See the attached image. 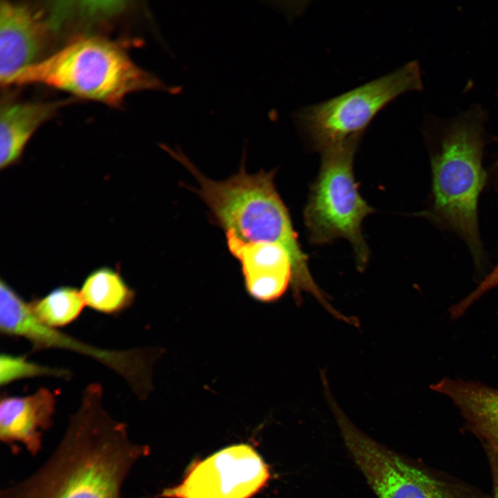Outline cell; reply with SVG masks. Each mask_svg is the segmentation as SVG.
I'll return each instance as SVG.
<instances>
[{
	"instance_id": "6",
	"label": "cell",
	"mask_w": 498,
	"mask_h": 498,
	"mask_svg": "<svg viewBox=\"0 0 498 498\" xmlns=\"http://www.w3.org/2000/svg\"><path fill=\"white\" fill-rule=\"evenodd\" d=\"M422 88L416 61L295 115L300 132L312 148L323 151L361 136L374 118L400 95Z\"/></svg>"
},
{
	"instance_id": "1",
	"label": "cell",
	"mask_w": 498,
	"mask_h": 498,
	"mask_svg": "<svg viewBox=\"0 0 498 498\" xmlns=\"http://www.w3.org/2000/svg\"><path fill=\"white\" fill-rule=\"evenodd\" d=\"M100 384L84 389L61 442L31 476L1 491L0 498H121L134 463L149 453L132 443L127 425L102 405Z\"/></svg>"
},
{
	"instance_id": "12",
	"label": "cell",
	"mask_w": 498,
	"mask_h": 498,
	"mask_svg": "<svg viewBox=\"0 0 498 498\" xmlns=\"http://www.w3.org/2000/svg\"><path fill=\"white\" fill-rule=\"evenodd\" d=\"M56 396L46 387L32 394L17 396L3 394L0 400V439L14 454L23 444L32 456L42 449V432L53 425Z\"/></svg>"
},
{
	"instance_id": "4",
	"label": "cell",
	"mask_w": 498,
	"mask_h": 498,
	"mask_svg": "<svg viewBox=\"0 0 498 498\" xmlns=\"http://www.w3.org/2000/svg\"><path fill=\"white\" fill-rule=\"evenodd\" d=\"M30 84H45L115 107L127 94L158 84L120 44L100 37L75 39L1 85Z\"/></svg>"
},
{
	"instance_id": "9",
	"label": "cell",
	"mask_w": 498,
	"mask_h": 498,
	"mask_svg": "<svg viewBox=\"0 0 498 498\" xmlns=\"http://www.w3.org/2000/svg\"><path fill=\"white\" fill-rule=\"evenodd\" d=\"M270 478L268 465L253 447L228 446L188 467L182 481L163 490L165 498H251Z\"/></svg>"
},
{
	"instance_id": "5",
	"label": "cell",
	"mask_w": 498,
	"mask_h": 498,
	"mask_svg": "<svg viewBox=\"0 0 498 498\" xmlns=\"http://www.w3.org/2000/svg\"><path fill=\"white\" fill-rule=\"evenodd\" d=\"M361 136L324 150L304 218L310 241L324 244L342 238L351 244L357 266L362 270L369 250L362 235L364 219L374 210L362 198L353 176L355 153Z\"/></svg>"
},
{
	"instance_id": "18",
	"label": "cell",
	"mask_w": 498,
	"mask_h": 498,
	"mask_svg": "<svg viewBox=\"0 0 498 498\" xmlns=\"http://www.w3.org/2000/svg\"><path fill=\"white\" fill-rule=\"evenodd\" d=\"M488 456L492 479L491 498H498V447L483 444Z\"/></svg>"
},
{
	"instance_id": "2",
	"label": "cell",
	"mask_w": 498,
	"mask_h": 498,
	"mask_svg": "<svg viewBox=\"0 0 498 498\" xmlns=\"http://www.w3.org/2000/svg\"><path fill=\"white\" fill-rule=\"evenodd\" d=\"M165 149L194 177L199 187L192 190L208 208L216 225L245 241L282 246L293 264L291 288L295 298L299 301L302 291L317 299L323 297L311 275L308 256L301 248L288 210L277 190L275 170L248 174L243 160L235 174L223 181H214L181 152Z\"/></svg>"
},
{
	"instance_id": "13",
	"label": "cell",
	"mask_w": 498,
	"mask_h": 498,
	"mask_svg": "<svg viewBox=\"0 0 498 498\" xmlns=\"http://www.w3.org/2000/svg\"><path fill=\"white\" fill-rule=\"evenodd\" d=\"M430 388L452 400L464 418L466 427L483 444L498 447V389L478 382L449 378Z\"/></svg>"
},
{
	"instance_id": "20",
	"label": "cell",
	"mask_w": 498,
	"mask_h": 498,
	"mask_svg": "<svg viewBox=\"0 0 498 498\" xmlns=\"http://www.w3.org/2000/svg\"><path fill=\"white\" fill-rule=\"evenodd\" d=\"M493 182L496 190L498 191V159L493 167Z\"/></svg>"
},
{
	"instance_id": "10",
	"label": "cell",
	"mask_w": 498,
	"mask_h": 498,
	"mask_svg": "<svg viewBox=\"0 0 498 498\" xmlns=\"http://www.w3.org/2000/svg\"><path fill=\"white\" fill-rule=\"evenodd\" d=\"M46 10L8 1L0 4V81L42 59L55 37Z\"/></svg>"
},
{
	"instance_id": "14",
	"label": "cell",
	"mask_w": 498,
	"mask_h": 498,
	"mask_svg": "<svg viewBox=\"0 0 498 498\" xmlns=\"http://www.w3.org/2000/svg\"><path fill=\"white\" fill-rule=\"evenodd\" d=\"M68 101L22 102L5 104L0 113V168L17 163L37 129Z\"/></svg>"
},
{
	"instance_id": "17",
	"label": "cell",
	"mask_w": 498,
	"mask_h": 498,
	"mask_svg": "<svg viewBox=\"0 0 498 498\" xmlns=\"http://www.w3.org/2000/svg\"><path fill=\"white\" fill-rule=\"evenodd\" d=\"M71 373L62 368L42 365L27 359L26 356L1 353L0 385L1 387L15 380L41 376L67 379Z\"/></svg>"
},
{
	"instance_id": "8",
	"label": "cell",
	"mask_w": 498,
	"mask_h": 498,
	"mask_svg": "<svg viewBox=\"0 0 498 498\" xmlns=\"http://www.w3.org/2000/svg\"><path fill=\"white\" fill-rule=\"evenodd\" d=\"M0 331L24 338L32 351L65 349L88 356L120 376L140 398L151 389V367L157 354L153 349H109L84 342L57 329L41 323L29 304L3 279L0 280Z\"/></svg>"
},
{
	"instance_id": "15",
	"label": "cell",
	"mask_w": 498,
	"mask_h": 498,
	"mask_svg": "<svg viewBox=\"0 0 498 498\" xmlns=\"http://www.w3.org/2000/svg\"><path fill=\"white\" fill-rule=\"evenodd\" d=\"M80 293L85 305L107 315H117L131 306L134 290L128 286L119 270L98 268L85 278Z\"/></svg>"
},
{
	"instance_id": "7",
	"label": "cell",
	"mask_w": 498,
	"mask_h": 498,
	"mask_svg": "<svg viewBox=\"0 0 498 498\" xmlns=\"http://www.w3.org/2000/svg\"><path fill=\"white\" fill-rule=\"evenodd\" d=\"M331 407L347 448L379 498H488L411 463L361 432L335 403Z\"/></svg>"
},
{
	"instance_id": "19",
	"label": "cell",
	"mask_w": 498,
	"mask_h": 498,
	"mask_svg": "<svg viewBox=\"0 0 498 498\" xmlns=\"http://www.w3.org/2000/svg\"><path fill=\"white\" fill-rule=\"evenodd\" d=\"M490 277L492 282L495 285L498 286V263L490 273Z\"/></svg>"
},
{
	"instance_id": "11",
	"label": "cell",
	"mask_w": 498,
	"mask_h": 498,
	"mask_svg": "<svg viewBox=\"0 0 498 498\" xmlns=\"http://www.w3.org/2000/svg\"><path fill=\"white\" fill-rule=\"evenodd\" d=\"M231 255L239 262L244 284L249 295L261 302L279 299L291 286L293 268L291 259L281 245L248 242L225 232Z\"/></svg>"
},
{
	"instance_id": "16",
	"label": "cell",
	"mask_w": 498,
	"mask_h": 498,
	"mask_svg": "<svg viewBox=\"0 0 498 498\" xmlns=\"http://www.w3.org/2000/svg\"><path fill=\"white\" fill-rule=\"evenodd\" d=\"M28 304L41 323L55 329L75 321L85 306L80 290L66 286L57 287L43 297L35 298Z\"/></svg>"
},
{
	"instance_id": "3",
	"label": "cell",
	"mask_w": 498,
	"mask_h": 498,
	"mask_svg": "<svg viewBox=\"0 0 498 498\" xmlns=\"http://www.w3.org/2000/svg\"><path fill=\"white\" fill-rule=\"evenodd\" d=\"M483 147L482 116L476 110L459 116L444 130L431 158L432 205L422 213L462 238L477 266L484 257L477 215L479 197L486 181Z\"/></svg>"
}]
</instances>
